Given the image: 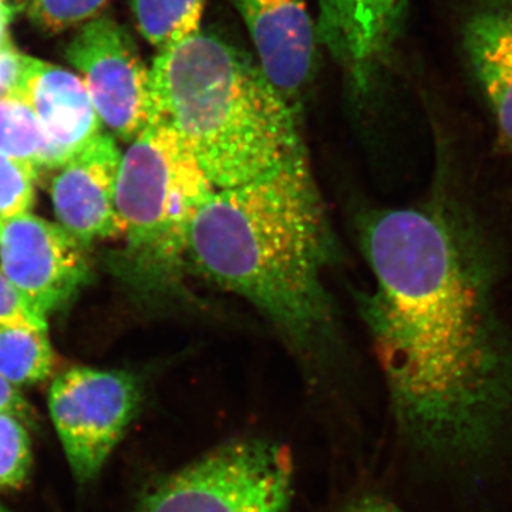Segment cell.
I'll return each instance as SVG.
<instances>
[{
  "instance_id": "15",
  "label": "cell",
  "mask_w": 512,
  "mask_h": 512,
  "mask_svg": "<svg viewBox=\"0 0 512 512\" xmlns=\"http://www.w3.org/2000/svg\"><path fill=\"white\" fill-rule=\"evenodd\" d=\"M55 353L47 330L0 328V376L13 386H30L52 375Z\"/></svg>"
},
{
  "instance_id": "16",
  "label": "cell",
  "mask_w": 512,
  "mask_h": 512,
  "mask_svg": "<svg viewBox=\"0 0 512 512\" xmlns=\"http://www.w3.org/2000/svg\"><path fill=\"white\" fill-rule=\"evenodd\" d=\"M205 0H131L138 32L158 50L201 28Z\"/></svg>"
},
{
  "instance_id": "2",
  "label": "cell",
  "mask_w": 512,
  "mask_h": 512,
  "mask_svg": "<svg viewBox=\"0 0 512 512\" xmlns=\"http://www.w3.org/2000/svg\"><path fill=\"white\" fill-rule=\"evenodd\" d=\"M328 215L306 151L237 187L215 190L192 225L188 268L258 309L288 338L328 329Z\"/></svg>"
},
{
  "instance_id": "12",
  "label": "cell",
  "mask_w": 512,
  "mask_h": 512,
  "mask_svg": "<svg viewBox=\"0 0 512 512\" xmlns=\"http://www.w3.org/2000/svg\"><path fill=\"white\" fill-rule=\"evenodd\" d=\"M12 99L28 104L50 140L70 156L106 131L83 79L55 64L26 56Z\"/></svg>"
},
{
  "instance_id": "22",
  "label": "cell",
  "mask_w": 512,
  "mask_h": 512,
  "mask_svg": "<svg viewBox=\"0 0 512 512\" xmlns=\"http://www.w3.org/2000/svg\"><path fill=\"white\" fill-rule=\"evenodd\" d=\"M0 413L9 414L22 421L29 429H35L37 424L36 412L28 400L8 380L0 376Z\"/></svg>"
},
{
  "instance_id": "24",
  "label": "cell",
  "mask_w": 512,
  "mask_h": 512,
  "mask_svg": "<svg viewBox=\"0 0 512 512\" xmlns=\"http://www.w3.org/2000/svg\"><path fill=\"white\" fill-rule=\"evenodd\" d=\"M16 12L5 0H0V50L9 45L8 26L10 20L15 18Z\"/></svg>"
},
{
  "instance_id": "17",
  "label": "cell",
  "mask_w": 512,
  "mask_h": 512,
  "mask_svg": "<svg viewBox=\"0 0 512 512\" xmlns=\"http://www.w3.org/2000/svg\"><path fill=\"white\" fill-rule=\"evenodd\" d=\"M33 466L29 427L16 417L0 413V493L20 490Z\"/></svg>"
},
{
  "instance_id": "25",
  "label": "cell",
  "mask_w": 512,
  "mask_h": 512,
  "mask_svg": "<svg viewBox=\"0 0 512 512\" xmlns=\"http://www.w3.org/2000/svg\"><path fill=\"white\" fill-rule=\"evenodd\" d=\"M6 3L15 10L16 13H19L20 10H23L26 8V6H29L30 0H5Z\"/></svg>"
},
{
  "instance_id": "21",
  "label": "cell",
  "mask_w": 512,
  "mask_h": 512,
  "mask_svg": "<svg viewBox=\"0 0 512 512\" xmlns=\"http://www.w3.org/2000/svg\"><path fill=\"white\" fill-rule=\"evenodd\" d=\"M25 60L26 56L18 52L12 43L0 50V100L12 99L18 89Z\"/></svg>"
},
{
  "instance_id": "26",
  "label": "cell",
  "mask_w": 512,
  "mask_h": 512,
  "mask_svg": "<svg viewBox=\"0 0 512 512\" xmlns=\"http://www.w3.org/2000/svg\"><path fill=\"white\" fill-rule=\"evenodd\" d=\"M0 512H12L9 510L8 507H6V505H3L2 503H0Z\"/></svg>"
},
{
  "instance_id": "6",
  "label": "cell",
  "mask_w": 512,
  "mask_h": 512,
  "mask_svg": "<svg viewBox=\"0 0 512 512\" xmlns=\"http://www.w3.org/2000/svg\"><path fill=\"white\" fill-rule=\"evenodd\" d=\"M141 404L136 377L123 370L73 367L49 389V412L79 483L96 480Z\"/></svg>"
},
{
  "instance_id": "23",
  "label": "cell",
  "mask_w": 512,
  "mask_h": 512,
  "mask_svg": "<svg viewBox=\"0 0 512 512\" xmlns=\"http://www.w3.org/2000/svg\"><path fill=\"white\" fill-rule=\"evenodd\" d=\"M343 512H400L392 504L386 501L377 500V498H366V500L357 501L350 505Z\"/></svg>"
},
{
  "instance_id": "18",
  "label": "cell",
  "mask_w": 512,
  "mask_h": 512,
  "mask_svg": "<svg viewBox=\"0 0 512 512\" xmlns=\"http://www.w3.org/2000/svg\"><path fill=\"white\" fill-rule=\"evenodd\" d=\"M39 174L32 165L0 154V224L28 214Z\"/></svg>"
},
{
  "instance_id": "7",
  "label": "cell",
  "mask_w": 512,
  "mask_h": 512,
  "mask_svg": "<svg viewBox=\"0 0 512 512\" xmlns=\"http://www.w3.org/2000/svg\"><path fill=\"white\" fill-rule=\"evenodd\" d=\"M83 74L94 109L111 136L133 143L153 119L150 69L133 37L110 16L84 23L66 49Z\"/></svg>"
},
{
  "instance_id": "11",
  "label": "cell",
  "mask_w": 512,
  "mask_h": 512,
  "mask_svg": "<svg viewBox=\"0 0 512 512\" xmlns=\"http://www.w3.org/2000/svg\"><path fill=\"white\" fill-rule=\"evenodd\" d=\"M121 157L116 138L103 131L59 168L50 187L60 227L86 247L124 237L116 208Z\"/></svg>"
},
{
  "instance_id": "8",
  "label": "cell",
  "mask_w": 512,
  "mask_h": 512,
  "mask_svg": "<svg viewBox=\"0 0 512 512\" xmlns=\"http://www.w3.org/2000/svg\"><path fill=\"white\" fill-rule=\"evenodd\" d=\"M0 271L45 319L92 276L86 245L29 212L0 224Z\"/></svg>"
},
{
  "instance_id": "1",
  "label": "cell",
  "mask_w": 512,
  "mask_h": 512,
  "mask_svg": "<svg viewBox=\"0 0 512 512\" xmlns=\"http://www.w3.org/2000/svg\"><path fill=\"white\" fill-rule=\"evenodd\" d=\"M362 244L376 285L367 323L400 427L437 453L478 450L512 404V346L476 229L434 201L372 212Z\"/></svg>"
},
{
  "instance_id": "9",
  "label": "cell",
  "mask_w": 512,
  "mask_h": 512,
  "mask_svg": "<svg viewBox=\"0 0 512 512\" xmlns=\"http://www.w3.org/2000/svg\"><path fill=\"white\" fill-rule=\"evenodd\" d=\"M320 46L356 94L370 92L389 60L409 0H316Z\"/></svg>"
},
{
  "instance_id": "14",
  "label": "cell",
  "mask_w": 512,
  "mask_h": 512,
  "mask_svg": "<svg viewBox=\"0 0 512 512\" xmlns=\"http://www.w3.org/2000/svg\"><path fill=\"white\" fill-rule=\"evenodd\" d=\"M0 154L32 165L35 170H59L73 156L57 147L28 104L0 100Z\"/></svg>"
},
{
  "instance_id": "4",
  "label": "cell",
  "mask_w": 512,
  "mask_h": 512,
  "mask_svg": "<svg viewBox=\"0 0 512 512\" xmlns=\"http://www.w3.org/2000/svg\"><path fill=\"white\" fill-rule=\"evenodd\" d=\"M217 188L181 138L153 121L121 157L116 208L130 274L148 291L184 292L192 225Z\"/></svg>"
},
{
  "instance_id": "5",
  "label": "cell",
  "mask_w": 512,
  "mask_h": 512,
  "mask_svg": "<svg viewBox=\"0 0 512 512\" xmlns=\"http://www.w3.org/2000/svg\"><path fill=\"white\" fill-rule=\"evenodd\" d=\"M292 495V461L284 448L247 437L158 480L138 512H286Z\"/></svg>"
},
{
  "instance_id": "20",
  "label": "cell",
  "mask_w": 512,
  "mask_h": 512,
  "mask_svg": "<svg viewBox=\"0 0 512 512\" xmlns=\"http://www.w3.org/2000/svg\"><path fill=\"white\" fill-rule=\"evenodd\" d=\"M0 328L47 330V319L33 309L28 299L0 271Z\"/></svg>"
},
{
  "instance_id": "19",
  "label": "cell",
  "mask_w": 512,
  "mask_h": 512,
  "mask_svg": "<svg viewBox=\"0 0 512 512\" xmlns=\"http://www.w3.org/2000/svg\"><path fill=\"white\" fill-rule=\"evenodd\" d=\"M107 0H30V22L47 35L80 25L96 18Z\"/></svg>"
},
{
  "instance_id": "10",
  "label": "cell",
  "mask_w": 512,
  "mask_h": 512,
  "mask_svg": "<svg viewBox=\"0 0 512 512\" xmlns=\"http://www.w3.org/2000/svg\"><path fill=\"white\" fill-rule=\"evenodd\" d=\"M266 79L298 113L316 73L320 46L305 0H231Z\"/></svg>"
},
{
  "instance_id": "13",
  "label": "cell",
  "mask_w": 512,
  "mask_h": 512,
  "mask_svg": "<svg viewBox=\"0 0 512 512\" xmlns=\"http://www.w3.org/2000/svg\"><path fill=\"white\" fill-rule=\"evenodd\" d=\"M463 47L500 136L512 147V0H474Z\"/></svg>"
},
{
  "instance_id": "3",
  "label": "cell",
  "mask_w": 512,
  "mask_h": 512,
  "mask_svg": "<svg viewBox=\"0 0 512 512\" xmlns=\"http://www.w3.org/2000/svg\"><path fill=\"white\" fill-rule=\"evenodd\" d=\"M153 121L181 138L217 190L249 183L305 150L296 111L247 50L210 30L158 50Z\"/></svg>"
}]
</instances>
